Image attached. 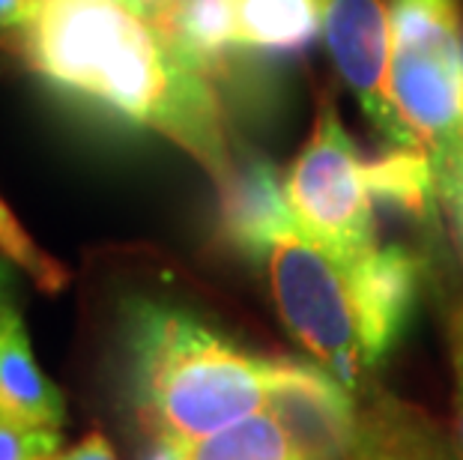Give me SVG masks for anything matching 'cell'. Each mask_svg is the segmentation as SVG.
Instances as JSON below:
<instances>
[{"label": "cell", "mask_w": 463, "mask_h": 460, "mask_svg": "<svg viewBox=\"0 0 463 460\" xmlns=\"http://www.w3.org/2000/svg\"><path fill=\"white\" fill-rule=\"evenodd\" d=\"M18 48L52 87L162 135L215 183L233 168L210 75L123 0H39Z\"/></svg>", "instance_id": "cell-1"}, {"label": "cell", "mask_w": 463, "mask_h": 460, "mask_svg": "<svg viewBox=\"0 0 463 460\" xmlns=\"http://www.w3.org/2000/svg\"><path fill=\"white\" fill-rule=\"evenodd\" d=\"M120 338L129 398L150 439L192 443L266 404V359L189 308L135 296L123 305Z\"/></svg>", "instance_id": "cell-2"}, {"label": "cell", "mask_w": 463, "mask_h": 460, "mask_svg": "<svg viewBox=\"0 0 463 460\" xmlns=\"http://www.w3.org/2000/svg\"><path fill=\"white\" fill-rule=\"evenodd\" d=\"M392 93L425 146L439 207L463 230V36L458 0H389Z\"/></svg>", "instance_id": "cell-3"}, {"label": "cell", "mask_w": 463, "mask_h": 460, "mask_svg": "<svg viewBox=\"0 0 463 460\" xmlns=\"http://www.w3.org/2000/svg\"><path fill=\"white\" fill-rule=\"evenodd\" d=\"M263 267L272 302L290 335L311 359L362 395L368 389L371 365L364 359L347 269L299 230L275 242Z\"/></svg>", "instance_id": "cell-4"}, {"label": "cell", "mask_w": 463, "mask_h": 460, "mask_svg": "<svg viewBox=\"0 0 463 460\" xmlns=\"http://www.w3.org/2000/svg\"><path fill=\"white\" fill-rule=\"evenodd\" d=\"M284 192L299 233L326 249L344 269L380 246L364 159L332 102L320 108Z\"/></svg>", "instance_id": "cell-5"}, {"label": "cell", "mask_w": 463, "mask_h": 460, "mask_svg": "<svg viewBox=\"0 0 463 460\" xmlns=\"http://www.w3.org/2000/svg\"><path fill=\"white\" fill-rule=\"evenodd\" d=\"M320 33L335 70L371 129L389 146H416L392 93V15L386 0H320Z\"/></svg>", "instance_id": "cell-6"}, {"label": "cell", "mask_w": 463, "mask_h": 460, "mask_svg": "<svg viewBox=\"0 0 463 460\" xmlns=\"http://www.w3.org/2000/svg\"><path fill=\"white\" fill-rule=\"evenodd\" d=\"M266 404L299 460H347L359 430V400L317 359H266Z\"/></svg>", "instance_id": "cell-7"}, {"label": "cell", "mask_w": 463, "mask_h": 460, "mask_svg": "<svg viewBox=\"0 0 463 460\" xmlns=\"http://www.w3.org/2000/svg\"><path fill=\"white\" fill-rule=\"evenodd\" d=\"M353 308L371 371L407 338L421 299V260L407 246H377L347 267Z\"/></svg>", "instance_id": "cell-8"}, {"label": "cell", "mask_w": 463, "mask_h": 460, "mask_svg": "<svg viewBox=\"0 0 463 460\" xmlns=\"http://www.w3.org/2000/svg\"><path fill=\"white\" fill-rule=\"evenodd\" d=\"M219 198L224 246L251 263H263L275 242L299 230L279 171L260 155L233 159L228 177L219 183Z\"/></svg>", "instance_id": "cell-9"}, {"label": "cell", "mask_w": 463, "mask_h": 460, "mask_svg": "<svg viewBox=\"0 0 463 460\" xmlns=\"http://www.w3.org/2000/svg\"><path fill=\"white\" fill-rule=\"evenodd\" d=\"M347 460H460L455 437L410 400L368 386L359 400V430Z\"/></svg>", "instance_id": "cell-10"}, {"label": "cell", "mask_w": 463, "mask_h": 460, "mask_svg": "<svg viewBox=\"0 0 463 460\" xmlns=\"http://www.w3.org/2000/svg\"><path fill=\"white\" fill-rule=\"evenodd\" d=\"M0 416L36 427H63L66 400L33 356L18 308L0 320Z\"/></svg>", "instance_id": "cell-11"}, {"label": "cell", "mask_w": 463, "mask_h": 460, "mask_svg": "<svg viewBox=\"0 0 463 460\" xmlns=\"http://www.w3.org/2000/svg\"><path fill=\"white\" fill-rule=\"evenodd\" d=\"M368 189L373 203L392 207L410 221H433L437 219L439 194L437 177H433L430 155L425 146H389L377 159L364 162Z\"/></svg>", "instance_id": "cell-12"}, {"label": "cell", "mask_w": 463, "mask_h": 460, "mask_svg": "<svg viewBox=\"0 0 463 460\" xmlns=\"http://www.w3.org/2000/svg\"><path fill=\"white\" fill-rule=\"evenodd\" d=\"M240 52H302L320 33V0H231Z\"/></svg>", "instance_id": "cell-13"}, {"label": "cell", "mask_w": 463, "mask_h": 460, "mask_svg": "<svg viewBox=\"0 0 463 460\" xmlns=\"http://www.w3.org/2000/svg\"><path fill=\"white\" fill-rule=\"evenodd\" d=\"M176 446L183 460H299L297 448L269 409H260L219 434Z\"/></svg>", "instance_id": "cell-14"}, {"label": "cell", "mask_w": 463, "mask_h": 460, "mask_svg": "<svg viewBox=\"0 0 463 460\" xmlns=\"http://www.w3.org/2000/svg\"><path fill=\"white\" fill-rule=\"evenodd\" d=\"M0 258H6L13 267L33 278L43 293H61L69 284V272L57 258H52L39 242L24 230V224L15 219V212L0 198Z\"/></svg>", "instance_id": "cell-15"}, {"label": "cell", "mask_w": 463, "mask_h": 460, "mask_svg": "<svg viewBox=\"0 0 463 460\" xmlns=\"http://www.w3.org/2000/svg\"><path fill=\"white\" fill-rule=\"evenodd\" d=\"M63 448L61 427L22 425L0 416V460H48Z\"/></svg>", "instance_id": "cell-16"}, {"label": "cell", "mask_w": 463, "mask_h": 460, "mask_svg": "<svg viewBox=\"0 0 463 460\" xmlns=\"http://www.w3.org/2000/svg\"><path fill=\"white\" fill-rule=\"evenodd\" d=\"M449 353L451 374H455V443L463 460V302L449 320Z\"/></svg>", "instance_id": "cell-17"}, {"label": "cell", "mask_w": 463, "mask_h": 460, "mask_svg": "<svg viewBox=\"0 0 463 460\" xmlns=\"http://www.w3.org/2000/svg\"><path fill=\"white\" fill-rule=\"evenodd\" d=\"M48 460H120V457H117L111 439H108L102 430H93V434H87L81 443L61 448V452Z\"/></svg>", "instance_id": "cell-18"}, {"label": "cell", "mask_w": 463, "mask_h": 460, "mask_svg": "<svg viewBox=\"0 0 463 460\" xmlns=\"http://www.w3.org/2000/svg\"><path fill=\"white\" fill-rule=\"evenodd\" d=\"M126 6H132L137 15H144L146 22H153L159 31H165L174 22V15L180 13L185 0H123Z\"/></svg>", "instance_id": "cell-19"}, {"label": "cell", "mask_w": 463, "mask_h": 460, "mask_svg": "<svg viewBox=\"0 0 463 460\" xmlns=\"http://www.w3.org/2000/svg\"><path fill=\"white\" fill-rule=\"evenodd\" d=\"M39 0H0V33H18L31 22Z\"/></svg>", "instance_id": "cell-20"}, {"label": "cell", "mask_w": 463, "mask_h": 460, "mask_svg": "<svg viewBox=\"0 0 463 460\" xmlns=\"http://www.w3.org/2000/svg\"><path fill=\"white\" fill-rule=\"evenodd\" d=\"M9 308H15L13 302V263L0 258V320L9 314Z\"/></svg>", "instance_id": "cell-21"}, {"label": "cell", "mask_w": 463, "mask_h": 460, "mask_svg": "<svg viewBox=\"0 0 463 460\" xmlns=\"http://www.w3.org/2000/svg\"><path fill=\"white\" fill-rule=\"evenodd\" d=\"M144 460H183L180 446L171 443V439H153L150 452H146Z\"/></svg>", "instance_id": "cell-22"}]
</instances>
